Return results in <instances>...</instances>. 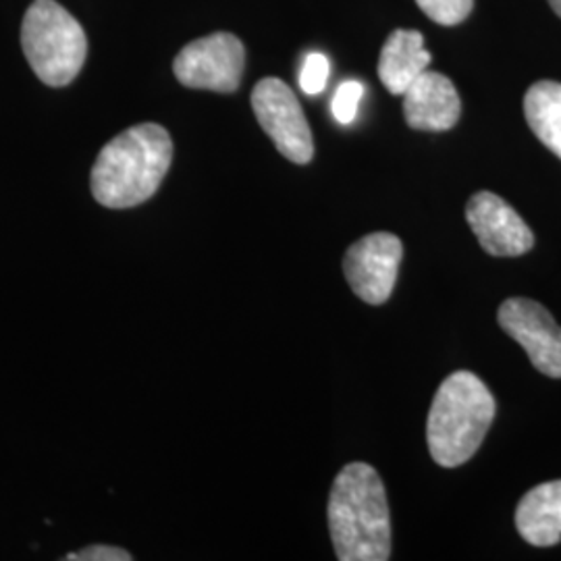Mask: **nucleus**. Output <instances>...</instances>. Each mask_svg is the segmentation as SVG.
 <instances>
[{
    "label": "nucleus",
    "mask_w": 561,
    "mask_h": 561,
    "mask_svg": "<svg viewBox=\"0 0 561 561\" xmlns=\"http://www.w3.org/2000/svg\"><path fill=\"white\" fill-rule=\"evenodd\" d=\"M403 115L412 129L447 131L460 121V94L442 73L424 71L403 94Z\"/></svg>",
    "instance_id": "9d476101"
},
{
    "label": "nucleus",
    "mask_w": 561,
    "mask_h": 561,
    "mask_svg": "<svg viewBox=\"0 0 561 561\" xmlns=\"http://www.w3.org/2000/svg\"><path fill=\"white\" fill-rule=\"evenodd\" d=\"M329 71H331V65L322 53L306 55L300 71V88L304 90V94H308V96L321 94L322 90L327 88Z\"/></svg>",
    "instance_id": "2eb2a0df"
},
{
    "label": "nucleus",
    "mask_w": 561,
    "mask_h": 561,
    "mask_svg": "<svg viewBox=\"0 0 561 561\" xmlns=\"http://www.w3.org/2000/svg\"><path fill=\"white\" fill-rule=\"evenodd\" d=\"M173 161V141L157 123H140L108 141L92 169V196L106 208L152 198Z\"/></svg>",
    "instance_id": "f03ea898"
},
{
    "label": "nucleus",
    "mask_w": 561,
    "mask_h": 561,
    "mask_svg": "<svg viewBox=\"0 0 561 561\" xmlns=\"http://www.w3.org/2000/svg\"><path fill=\"white\" fill-rule=\"evenodd\" d=\"M422 13L439 25H458L472 13L474 0H416Z\"/></svg>",
    "instance_id": "4468645a"
},
{
    "label": "nucleus",
    "mask_w": 561,
    "mask_h": 561,
    "mask_svg": "<svg viewBox=\"0 0 561 561\" xmlns=\"http://www.w3.org/2000/svg\"><path fill=\"white\" fill-rule=\"evenodd\" d=\"M524 115L533 134L561 159V83L537 81L524 96Z\"/></svg>",
    "instance_id": "ddd939ff"
},
{
    "label": "nucleus",
    "mask_w": 561,
    "mask_h": 561,
    "mask_svg": "<svg viewBox=\"0 0 561 561\" xmlns=\"http://www.w3.org/2000/svg\"><path fill=\"white\" fill-rule=\"evenodd\" d=\"M431 60L421 32L396 30L382 44L379 78L391 94L401 96L428 69Z\"/></svg>",
    "instance_id": "9b49d317"
},
{
    "label": "nucleus",
    "mask_w": 561,
    "mask_h": 561,
    "mask_svg": "<svg viewBox=\"0 0 561 561\" xmlns=\"http://www.w3.org/2000/svg\"><path fill=\"white\" fill-rule=\"evenodd\" d=\"M252 108L266 136L277 150L296 164H308L314 157V140L294 90L277 80L264 78L252 92Z\"/></svg>",
    "instance_id": "423d86ee"
},
{
    "label": "nucleus",
    "mask_w": 561,
    "mask_h": 561,
    "mask_svg": "<svg viewBox=\"0 0 561 561\" xmlns=\"http://www.w3.org/2000/svg\"><path fill=\"white\" fill-rule=\"evenodd\" d=\"M245 48L238 36L217 32L183 46L173 62L175 78L185 88L231 94L240 88Z\"/></svg>",
    "instance_id": "39448f33"
},
{
    "label": "nucleus",
    "mask_w": 561,
    "mask_h": 561,
    "mask_svg": "<svg viewBox=\"0 0 561 561\" xmlns=\"http://www.w3.org/2000/svg\"><path fill=\"white\" fill-rule=\"evenodd\" d=\"M329 530L341 561H387L391 520L379 472L362 461L347 463L329 495Z\"/></svg>",
    "instance_id": "f257e3e1"
},
{
    "label": "nucleus",
    "mask_w": 561,
    "mask_h": 561,
    "mask_svg": "<svg viewBox=\"0 0 561 561\" xmlns=\"http://www.w3.org/2000/svg\"><path fill=\"white\" fill-rule=\"evenodd\" d=\"M134 560L131 553L117 549V547H108V545H94V547H85L78 553H69L67 561H129Z\"/></svg>",
    "instance_id": "f3484780"
},
{
    "label": "nucleus",
    "mask_w": 561,
    "mask_h": 561,
    "mask_svg": "<svg viewBox=\"0 0 561 561\" xmlns=\"http://www.w3.org/2000/svg\"><path fill=\"white\" fill-rule=\"evenodd\" d=\"M549 4H551V9L561 18V0H549Z\"/></svg>",
    "instance_id": "a211bd4d"
},
{
    "label": "nucleus",
    "mask_w": 561,
    "mask_h": 561,
    "mask_svg": "<svg viewBox=\"0 0 561 561\" xmlns=\"http://www.w3.org/2000/svg\"><path fill=\"white\" fill-rule=\"evenodd\" d=\"M516 528L535 547L561 541V481L542 482L530 489L516 507Z\"/></svg>",
    "instance_id": "f8f14e48"
},
{
    "label": "nucleus",
    "mask_w": 561,
    "mask_h": 561,
    "mask_svg": "<svg viewBox=\"0 0 561 561\" xmlns=\"http://www.w3.org/2000/svg\"><path fill=\"white\" fill-rule=\"evenodd\" d=\"M497 322L520 343L539 373L561 379V327L545 306L528 298H510L500 306Z\"/></svg>",
    "instance_id": "6e6552de"
},
{
    "label": "nucleus",
    "mask_w": 561,
    "mask_h": 561,
    "mask_svg": "<svg viewBox=\"0 0 561 561\" xmlns=\"http://www.w3.org/2000/svg\"><path fill=\"white\" fill-rule=\"evenodd\" d=\"M495 398L472 373L460 370L442 382L426 422L431 458L443 468H458L479 451L493 419Z\"/></svg>",
    "instance_id": "7ed1b4c3"
},
{
    "label": "nucleus",
    "mask_w": 561,
    "mask_h": 561,
    "mask_svg": "<svg viewBox=\"0 0 561 561\" xmlns=\"http://www.w3.org/2000/svg\"><path fill=\"white\" fill-rule=\"evenodd\" d=\"M21 46L34 73L53 88L76 80L88 55L83 27L55 0H34L25 11Z\"/></svg>",
    "instance_id": "20e7f679"
},
{
    "label": "nucleus",
    "mask_w": 561,
    "mask_h": 561,
    "mask_svg": "<svg viewBox=\"0 0 561 561\" xmlns=\"http://www.w3.org/2000/svg\"><path fill=\"white\" fill-rule=\"evenodd\" d=\"M466 221L482 250L497 259H516L533 250L535 233L520 215L493 192H479L466 204Z\"/></svg>",
    "instance_id": "1a4fd4ad"
},
{
    "label": "nucleus",
    "mask_w": 561,
    "mask_h": 561,
    "mask_svg": "<svg viewBox=\"0 0 561 561\" xmlns=\"http://www.w3.org/2000/svg\"><path fill=\"white\" fill-rule=\"evenodd\" d=\"M362 96H364V85L360 81H343L337 88V92L333 96V115L341 125H347L356 119Z\"/></svg>",
    "instance_id": "dca6fc26"
},
{
    "label": "nucleus",
    "mask_w": 561,
    "mask_h": 561,
    "mask_svg": "<svg viewBox=\"0 0 561 561\" xmlns=\"http://www.w3.org/2000/svg\"><path fill=\"white\" fill-rule=\"evenodd\" d=\"M401 259L400 238L393 233H370L347 248L343 275L360 300L379 306L393 294Z\"/></svg>",
    "instance_id": "0eeeda50"
}]
</instances>
